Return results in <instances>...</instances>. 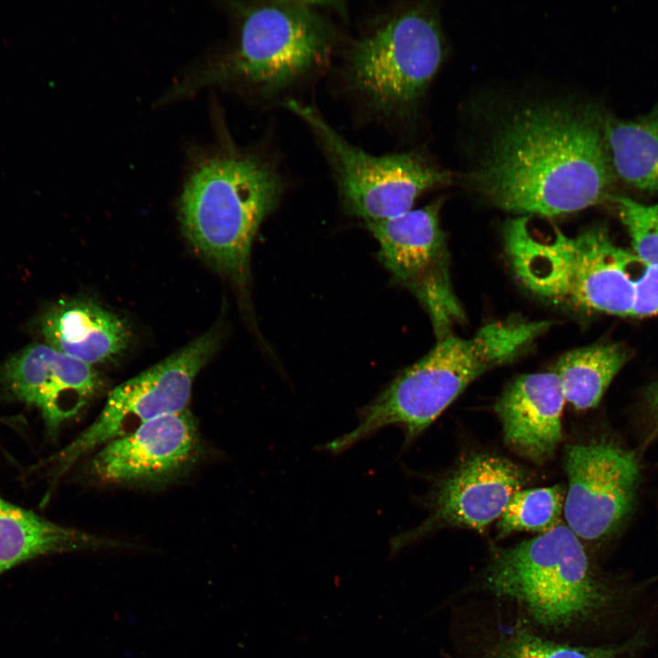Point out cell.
<instances>
[{"label":"cell","mask_w":658,"mask_h":658,"mask_svg":"<svg viewBox=\"0 0 658 658\" xmlns=\"http://www.w3.org/2000/svg\"><path fill=\"white\" fill-rule=\"evenodd\" d=\"M592 105L546 101L521 107L494 131L467 184L492 205L553 218L610 197L616 178Z\"/></svg>","instance_id":"1"},{"label":"cell","mask_w":658,"mask_h":658,"mask_svg":"<svg viewBox=\"0 0 658 658\" xmlns=\"http://www.w3.org/2000/svg\"><path fill=\"white\" fill-rule=\"evenodd\" d=\"M234 22L228 48L186 84L182 94L224 85L263 108H281L328 76L347 30L344 2L231 1Z\"/></svg>","instance_id":"2"},{"label":"cell","mask_w":658,"mask_h":658,"mask_svg":"<svg viewBox=\"0 0 658 658\" xmlns=\"http://www.w3.org/2000/svg\"><path fill=\"white\" fill-rule=\"evenodd\" d=\"M481 589L515 600L536 623L555 631L592 627L628 636L653 580L596 568L567 525L497 552Z\"/></svg>","instance_id":"3"},{"label":"cell","mask_w":658,"mask_h":658,"mask_svg":"<svg viewBox=\"0 0 658 658\" xmlns=\"http://www.w3.org/2000/svg\"><path fill=\"white\" fill-rule=\"evenodd\" d=\"M444 54L431 3L385 4L347 28L327 78L357 120L395 131L417 113Z\"/></svg>","instance_id":"4"},{"label":"cell","mask_w":658,"mask_h":658,"mask_svg":"<svg viewBox=\"0 0 658 658\" xmlns=\"http://www.w3.org/2000/svg\"><path fill=\"white\" fill-rule=\"evenodd\" d=\"M551 321L518 317L489 323L472 336L438 340L422 358L406 368L358 410L349 432L324 445L340 453L385 427H400L405 443L424 431L479 376L526 353Z\"/></svg>","instance_id":"5"},{"label":"cell","mask_w":658,"mask_h":658,"mask_svg":"<svg viewBox=\"0 0 658 658\" xmlns=\"http://www.w3.org/2000/svg\"><path fill=\"white\" fill-rule=\"evenodd\" d=\"M284 187L282 162L272 144H227L198 160L184 186V232L199 253L243 286L254 237Z\"/></svg>","instance_id":"6"},{"label":"cell","mask_w":658,"mask_h":658,"mask_svg":"<svg viewBox=\"0 0 658 658\" xmlns=\"http://www.w3.org/2000/svg\"><path fill=\"white\" fill-rule=\"evenodd\" d=\"M504 243L514 273L534 294L555 304L631 317L637 258L593 227L575 236L554 226L534 228L530 217L508 220Z\"/></svg>","instance_id":"7"},{"label":"cell","mask_w":658,"mask_h":658,"mask_svg":"<svg viewBox=\"0 0 658 658\" xmlns=\"http://www.w3.org/2000/svg\"><path fill=\"white\" fill-rule=\"evenodd\" d=\"M282 109L306 126L344 207L366 223L403 215L421 194L451 181L418 151L375 154L352 143L309 101H291Z\"/></svg>","instance_id":"8"},{"label":"cell","mask_w":658,"mask_h":658,"mask_svg":"<svg viewBox=\"0 0 658 658\" xmlns=\"http://www.w3.org/2000/svg\"><path fill=\"white\" fill-rule=\"evenodd\" d=\"M217 331H209L140 375L113 388L95 420L47 462L53 481L87 453L156 418L186 410L194 380L215 354Z\"/></svg>","instance_id":"9"},{"label":"cell","mask_w":658,"mask_h":658,"mask_svg":"<svg viewBox=\"0 0 658 658\" xmlns=\"http://www.w3.org/2000/svg\"><path fill=\"white\" fill-rule=\"evenodd\" d=\"M440 207L441 200H436L396 218L366 223L378 242L381 262L419 301L437 340L452 335L466 322L451 281Z\"/></svg>","instance_id":"10"},{"label":"cell","mask_w":658,"mask_h":658,"mask_svg":"<svg viewBox=\"0 0 658 658\" xmlns=\"http://www.w3.org/2000/svg\"><path fill=\"white\" fill-rule=\"evenodd\" d=\"M568 486L563 513L580 539L602 543L617 536L633 511L641 479L635 452L606 439L568 445Z\"/></svg>","instance_id":"11"},{"label":"cell","mask_w":658,"mask_h":658,"mask_svg":"<svg viewBox=\"0 0 658 658\" xmlns=\"http://www.w3.org/2000/svg\"><path fill=\"white\" fill-rule=\"evenodd\" d=\"M527 476L521 466L501 456L478 454L467 459L438 484L430 497L426 520L390 540V556L441 527L483 531L500 518Z\"/></svg>","instance_id":"12"},{"label":"cell","mask_w":658,"mask_h":658,"mask_svg":"<svg viewBox=\"0 0 658 658\" xmlns=\"http://www.w3.org/2000/svg\"><path fill=\"white\" fill-rule=\"evenodd\" d=\"M99 386L91 366L48 345H28L0 366L2 395L37 409L50 438L82 409Z\"/></svg>","instance_id":"13"},{"label":"cell","mask_w":658,"mask_h":658,"mask_svg":"<svg viewBox=\"0 0 658 658\" xmlns=\"http://www.w3.org/2000/svg\"><path fill=\"white\" fill-rule=\"evenodd\" d=\"M198 433L187 410L164 415L99 448L89 464L108 483L162 481L185 468L196 453Z\"/></svg>","instance_id":"14"},{"label":"cell","mask_w":658,"mask_h":658,"mask_svg":"<svg viewBox=\"0 0 658 658\" xmlns=\"http://www.w3.org/2000/svg\"><path fill=\"white\" fill-rule=\"evenodd\" d=\"M565 402L559 378L554 371L517 377L504 388L494 406L505 443L533 462L547 461L562 440Z\"/></svg>","instance_id":"15"},{"label":"cell","mask_w":658,"mask_h":658,"mask_svg":"<svg viewBox=\"0 0 658 658\" xmlns=\"http://www.w3.org/2000/svg\"><path fill=\"white\" fill-rule=\"evenodd\" d=\"M41 329L49 346L91 366L116 358L129 343L124 322L88 300L58 303L44 315Z\"/></svg>","instance_id":"16"},{"label":"cell","mask_w":658,"mask_h":658,"mask_svg":"<svg viewBox=\"0 0 658 658\" xmlns=\"http://www.w3.org/2000/svg\"><path fill=\"white\" fill-rule=\"evenodd\" d=\"M111 547L118 543L57 525L0 494V575L38 557Z\"/></svg>","instance_id":"17"},{"label":"cell","mask_w":658,"mask_h":658,"mask_svg":"<svg viewBox=\"0 0 658 658\" xmlns=\"http://www.w3.org/2000/svg\"><path fill=\"white\" fill-rule=\"evenodd\" d=\"M604 137L616 178L658 193V105L635 119L605 116Z\"/></svg>","instance_id":"18"},{"label":"cell","mask_w":658,"mask_h":658,"mask_svg":"<svg viewBox=\"0 0 658 658\" xmlns=\"http://www.w3.org/2000/svg\"><path fill=\"white\" fill-rule=\"evenodd\" d=\"M630 358L626 346L597 343L564 353L557 361L565 401L576 409L596 407L604 392Z\"/></svg>","instance_id":"19"},{"label":"cell","mask_w":658,"mask_h":658,"mask_svg":"<svg viewBox=\"0 0 658 658\" xmlns=\"http://www.w3.org/2000/svg\"><path fill=\"white\" fill-rule=\"evenodd\" d=\"M648 645L644 624L617 642L600 645L560 643L516 627L496 635L478 658H640Z\"/></svg>","instance_id":"20"},{"label":"cell","mask_w":658,"mask_h":658,"mask_svg":"<svg viewBox=\"0 0 658 658\" xmlns=\"http://www.w3.org/2000/svg\"><path fill=\"white\" fill-rule=\"evenodd\" d=\"M566 491L562 484H555L516 492L499 518L498 536L520 531L542 534L559 525Z\"/></svg>","instance_id":"21"},{"label":"cell","mask_w":658,"mask_h":658,"mask_svg":"<svg viewBox=\"0 0 658 658\" xmlns=\"http://www.w3.org/2000/svg\"><path fill=\"white\" fill-rule=\"evenodd\" d=\"M625 227L633 254L643 264L658 267V204L646 205L628 196H610Z\"/></svg>","instance_id":"22"},{"label":"cell","mask_w":658,"mask_h":658,"mask_svg":"<svg viewBox=\"0 0 658 658\" xmlns=\"http://www.w3.org/2000/svg\"><path fill=\"white\" fill-rule=\"evenodd\" d=\"M642 270L635 278V295L631 317L658 316V267L642 263Z\"/></svg>","instance_id":"23"},{"label":"cell","mask_w":658,"mask_h":658,"mask_svg":"<svg viewBox=\"0 0 658 658\" xmlns=\"http://www.w3.org/2000/svg\"><path fill=\"white\" fill-rule=\"evenodd\" d=\"M646 402L651 413L658 422V382L648 388L646 392Z\"/></svg>","instance_id":"24"}]
</instances>
